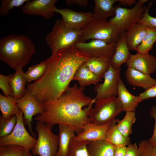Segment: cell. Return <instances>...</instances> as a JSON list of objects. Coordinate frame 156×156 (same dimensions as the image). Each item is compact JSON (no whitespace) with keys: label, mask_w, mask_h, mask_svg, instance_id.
Instances as JSON below:
<instances>
[{"label":"cell","mask_w":156,"mask_h":156,"mask_svg":"<svg viewBox=\"0 0 156 156\" xmlns=\"http://www.w3.org/2000/svg\"><path fill=\"white\" fill-rule=\"evenodd\" d=\"M90 57L72 46L60 49L45 60L43 75L27 86V91L41 104L57 99L65 92L76 70Z\"/></svg>","instance_id":"obj_1"},{"label":"cell","mask_w":156,"mask_h":156,"mask_svg":"<svg viewBox=\"0 0 156 156\" xmlns=\"http://www.w3.org/2000/svg\"><path fill=\"white\" fill-rule=\"evenodd\" d=\"M84 88L76 83L69 86L58 99L42 104L43 112L33 120L51 125H62L69 127L78 134L83 126L92 122L89 117L95 99L84 93Z\"/></svg>","instance_id":"obj_2"},{"label":"cell","mask_w":156,"mask_h":156,"mask_svg":"<svg viewBox=\"0 0 156 156\" xmlns=\"http://www.w3.org/2000/svg\"><path fill=\"white\" fill-rule=\"evenodd\" d=\"M35 52L33 42L24 35L11 34L0 40V60L14 70L26 66Z\"/></svg>","instance_id":"obj_3"},{"label":"cell","mask_w":156,"mask_h":156,"mask_svg":"<svg viewBox=\"0 0 156 156\" xmlns=\"http://www.w3.org/2000/svg\"><path fill=\"white\" fill-rule=\"evenodd\" d=\"M79 42H86L90 40H97L107 43H116L121 31L106 19H94L81 29Z\"/></svg>","instance_id":"obj_4"},{"label":"cell","mask_w":156,"mask_h":156,"mask_svg":"<svg viewBox=\"0 0 156 156\" xmlns=\"http://www.w3.org/2000/svg\"><path fill=\"white\" fill-rule=\"evenodd\" d=\"M81 35V30L67 28L61 20L57 19L51 31L46 34L45 40L53 53L60 49L75 45L80 42Z\"/></svg>","instance_id":"obj_5"},{"label":"cell","mask_w":156,"mask_h":156,"mask_svg":"<svg viewBox=\"0 0 156 156\" xmlns=\"http://www.w3.org/2000/svg\"><path fill=\"white\" fill-rule=\"evenodd\" d=\"M53 126L48 123L37 121L35 129L38 138L31 150L33 155L55 156L58 148L59 138L52 131Z\"/></svg>","instance_id":"obj_6"},{"label":"cell","mask_w":156,"mask_h":156,"mask_svg":"<svg viewBox=\"0 0 156 156\" xmlns=\"http://www.w3.org/2000/svg\"><path fill=\"white\" fill-rule=\"evenodd\" d=\"M89 116L91 122L103 125L111 123L122 111L118 98L112 96L96 100Z\"/></svg>","instance_id":"obj_7"},{"label":"cell","mask_w":156,"mask_h":156,"mask_svg":"<svg viewBox=\"0 0 156 156\" xmlns=\"http://www.w3.org/2000/svg\"><path fill=\"white\" fill-rule=\"evenodd\" d=\"M147 0H139L131 9L114 6L115 15L109 21L121 31H126L139 22L148 6H143Z\"/></svg>","instance_id":"obj_8"},{"label":"cell","mask_w":156,"mask_h":156,"mask_svg":"<svg viewBox=\"0 0 156 156\" xmlns=\"http://www.w3.org/2000/svg\"><path fill=\"white\" fill-rule=\"evenodd\" d=\"M16 115L17 120L15 126L10 134L0 138V146L16 145L32 150L36 139L30 135L25 129L22 111L19 109Z\"/></svg>","instance_id":"obj_9"},{"label":"cell","mask_w":156,"mask_h":156,"mask_svg":"<svg viewBox=\"0 0 156 156\" xmlns=\"http://www.w3.org/2000/svg\"><path fill=\"white\" fill-rule=\"evenodd\" d=\"M120 72V68H115L109 64L104 75L103 82L96 85L94 88L96 100L117 96Z\"/></svg>","instance_id":"obj_10"},{"label":"cell","mask_w":156,"mask_h":156,"mask_svg":"<svg viewBox=\"0 0 156 156\" xmlns=\"http://www.w3.org/2000/svg\"><path fill=\"white\" fill-rule=\"evenodd\" d=\"M75 46L90 57L103 58L110 62L115 51L116 43L108 44L102 40H92L88 42H79Z\"/></svg>","instance_id":"obj_11"},{"label":"cell","mask_w":156,"mask_h":156,"mask_svg":"<svg viewBox=\"0 0 156 156\" xmlns=\"http://www.w3.org/2000/svg\"><path fill=\"white\" fill-rule=\"evenodd\" d=\"M55 12L61 15V20L65 27L74 30H81L94 19L93 13L90 12H76L68 8L59 9L56 7Z\"/></svg>","instance_id":"obj_12"},{"label":"cell","mask_w":156,"mask_h":156,"mask_svg":"<svg viewBox=\"0 0 156 156\" xmlns=\"http://www.w3.org/2000/svg\"><path fill=\"white\" fill-rule=\"evenodd\" d=\"M18 107L23 114L24 122L27 125L32 136L35 134L33 132L31 123L34 116L42 113L44 110L42 104L26 90L24 95L21 98L16 99Z\"/></svg>","instance_id":"obj_13"},{"label":"cell","mask_w":156,"mask_h":156,"mask_svg":"<svg viewBox=\"0 0 156 156\" xmlns=\"http://www.w3.org/2000/svg\"><path fill=\"white\" fill-rule=\"evenodd\" d=\"M57 0H32L26 2L22 7L23 12L29 15L41 16L46 20L54 15Z\"/></svg>","instance_id":"obj_14"},{"label":"cell","mask_w":156,"mask_h":156,"mask_svg":"<svg viewBox=\"0 0 156 156\" xmlns=\"http://www.w3.org/2000/svg\"><path fill=\"white\" fill-rule=\"evenodd\" d=\"M126 64L127 68H133L146 74L150 75L156 71V57L151 54H131Z\"/></svg>","instance_id":"obj_15"},{"label":"cell","mask_w":156,"mask_h":156,"mask_svg":"<svg viewBox=\"0 0 156 156\" xmlns=\"http://www.w3.org/2000/svg\"><path fill=\"white\" fill-rule=\"evenodd\" d=\"M111 123L103 125H98L92 122L87 123L83 126L81 131L73 140L90 142L105 140L106 133Z\"/></svg>","instance_id":"obj_16"},{"label":"cell","mask_w":156,"mask_h":156,"mask_svg":"<svg viewBox=\"0 0 156 156\" xmlns=\"http://www.w3.org/2000/svg\"><path fill=\"white\" fill-rule=\"evenodd\" d=\"M125 31H121L116 42L114 54L110 62V64L114 68H120L122 65L126 63L131 54L127 46L125 37Z\"/></svg>","instance_id":"obj_17"},{"label":"cell","mask_w":156,"mask_h":156,"mask_svg":"<svg viewBox=\"0 0 156 156\" xmlns=\"http://www.w3.org/2000/svg\"><path fill=\"white\" fill-rule=\"evenodd\" d=\"M125 76L127 81L130 85L142 88L145 90L156 83V79L150 75L132 68H127Z\"/></svg>","instance_id":"obj_18"},{"label":"cell","mask_w":156,"mask_h":156,"mask_svg":"<svg viewBox=\"0 0 156 156\" xmlns=\"http://www.w3.org/2000/svg\"><path fill=\"white\" fill-rule=\"evenodd\" d=\"M118 97L122 105V111L135 112L136 107L142 101L140 97L131 94L126 88L120 78L118 86Z\"/></svg>","instance_id":"obj_19"},{"label":"cell","mask_w":156,"mask_h":156,"mask_svg":"<svg viewBox=\"0 0 156 156\" xmlns=\"http://www.w3.org/2000/svg\"><path fill=\"white\" fill-rule=\"evenodd\" d=\"M148 26L138 22L125 31L127 44L129 51L136 50L142 42Z\"/></svg>","instance_id":"obj_20"},{"label":"cell","mask_w":156,"mask_h":156,"mask_svg":"<svg viewBox=\"0 0 156 156\" xmlns=\"http://www.w3.org/2000/svg\"><path fill=\"white\" fill-rule=\"evenodd\" d=\"M72 80L77 81L79 86L84 88L90 85H96L102 81V79L91 71L84 62L77 70Z\"/></svg>","instance_id":"obj_21"},{"label":"cell","mask_w":156,"mask_h":156,"mask_svg":"<svg viewBox=\"0 0 156 156\" xmlns=\"http://www.w3.org/2000/svg\"><path fill=\"white\" fill-rule=\"evenodd\" d=\"M59 144L55 156H67L70 143L76 135L75 131L67 126L59 125Z\"/></svg>","instance_id":"obj_22"},{"label":"cell","mask_w":156,"mask_h":156,"mask_svg":"<svg viewBox=\"0 0 156 156\" xmlns=\"http://www.w3.org/2000/svg\"><path fill=\"white\" fill-rule=\"evenodd\" d=\"M15 70L10 80V85L13 93V97L17 99L25 95L27 88V81L23 68H19Z\"/></svg>","instance_id":"obj_23"},{"label":"cell","mask_w":156,"mask_h":156,"mask_svg":"<svg viewBox=\"0 0 156 156\" xmlns=\"http://www.w3.org/2000/svg\"><path fill=\"white\" fill-rule=\"evenodd\" d=\"M115 146L105 140L90 142L87 145L91 156H114Z\"/></svg>","instance_id":"obj_24"},{"label":"cell","mask_w":156,"mask_h":156,"mask_svg":"<svg viewBox=\"0 0 156 156\" xmlns=\"http://www.w3.org/2000/svg\"><path fill=\"white\" fill-rule=\"evenodd\" d=\"M117 0H94V7L93 13L94 19H105L115 16L114 3Z\"/></svg>","instance_id":"obj_25"},{"label":"cell","mask_w":156,"mask_h":156,"mask_svg":"<svg viewBox=\"0 0 156 156\" xmlns=\"http://www.w3.org/2000/svg\"><path fill=\"white\" fill-rule=\"evenodd\" d=\"M105 140L115 146H127L131 144L130 138L124 137L118 129L116 119L111 122L106 133Z\"/></svg>","instance_id":"obj_26"},{"label":"cell","mask_w":156,"mask_h":156,"mask_svg":"<svg viewBox=\"0 0 156 156\" xmlns=\"http://www.w3.org/2000/svg\"><path fill=\"white\" fill-rule=\"evenodd\" d=\"M85 63L91 71L102 79L109 68L110 61L101 58L90 57Z\"/></svg>","instance_id":"obj_27"},{"label":"cell","mask_w":156,"mask_h":156,"mask_svg":"<svg viewBox=\"0 0 156 156\" xmlns=\"http://www.w3.org/2000/svg\"><path fill=\"white\" fill-rule=\"evenodd\" d=\"M16 101L12 96H7L0 94V109L3 118H9L19 111Z\"/></svg>","instance_id":"obj_28"},{"label":"cell","mask_w":156,"mask_h":156,"mask_svg":"<svg viewBox=\"0 0 156 156\" xmlns=\"http://www.w3.org/2000/svg\"><path fill=\"white\" fill-rule=\"evenodd\" d=\"M156 41V28L148 26L142 42L138 46L137 53L148 54Z\"/></svg>","instance_id":"obj_29"},{"label":"cell","mask_w":156,"mask_h":156,"mask_svg":"<svg viewBox=\"0 0 156 156\" xmlns=\"http://www.w3.org/2000/svg\"><path fill=\"white\" fill-rule=\"evenodd\" d=\"M136 120L135 112H127L122 119L116 120L117 127L124 137L129 138L132 133V126Z\"/></svg>","instance_id":"obj_30"},{"label":"cell","mask_w":156,"mask_h":156,"mask_svg":"<svg viewBox=\"0 0 156 156\" xmlns=\"http://www.w3.org/2000/svg\"><path fill=\"white\" fill-rule=\"evenodd\" d=\"M30 151L18 145L0 146V156H32Z\"/></svg>","instance_id":"obj_31"},{"label":"cell","mask_w":156,"mask_h":156,"mask_svg":"<svg viewBox=\"0 0 156 156\" xmlns=\"http://www.w3.org/2000/svg\"><path fill=\"white\" fill-rule=\"evenodd\" d=\"M47 68V64L45 60L28 68L25 73V75L27 82L37 80L43 75Z\"/></svg>","instance_id":"obj_32"},{"label":"cell","mask_w":156,"mask_h":156,"mask_svg":"<svg viewBox=\"0 0 156 156\" xmlns=\"http://www.w3.org/2000/svg\"><path fill=\"white\" fill-rule=\"evenodd\" d=\"M88 141H76L72 140L69 146L67 156H91L87 148Z\"/></svg>","instance_id":"obj_33"},{"label":"cell","mask_w":156,"mask_h":156,"mask_svg":"<svg viewBox=\"0 0 156 156\" xmlns=\"http://www.w3.org/2000/svg\"><path fill=\"white\" fill-rule=\"evenodd\" d=\"M16 115L12 116L8 118L0 117V137H3L10 134L13 131L17 122Z\"/></svg>","instance_id":"obj_34"},{"label":"cell","mask_w":156,"mask_h":156,"mask_svg":"<svg viewBox=\"0 0 156 156\" xmlns=\"http://www.w3.org/2000/svg\"><path fill=\"white\" fill-rule=\"evenodd\" d=\"M28 0H1L0 16H7L10 11L15 7L23 6Z\"/></svg>","instance_id":"obj_35"},{"label":"cell","mask_w":156,"mask_h":156,"mask_svg":"<svg viewBox=\"0 0 156 156\" xmlns=\"http://www.w3.org/2000/svg\"><path fill=\"white\" fill-rule=\"evenodd\" d=\"M138 147L139 156H156V145L151 144L148 140L140 141Z\"/></svg>","instance_id":"obj_36"},{"label":"cell","mask_w":156,"mask_h":156,"mask_svg":"<svg viewBox=\"0 0 156 156\" xmlns=\"http://www.w3.org/2000/svg\"><path fill=\"white\" fill-rule=\"evenodd\" d=\"M12 75V74H11L5 75L0 74V88L5 96H13V93L10 85V80Z\"/></svg>","instance_id":"obj_37"},{"label":"cell","mask_w":156,"mask_h":156,"mask_svg":"<svg viewBox=\"0 0 156 156\" xmlns=\"http://www.w3.org/2000/svg\"><path fill=\"white\" fill-rule=\"evenodd\" d=\"M153 2L151 1L149 3L147 9L143 14L139 22L143 23L148 26L156 28V17L151 16L148 13L149 9Z\"/></svg>","instance_id":"obj_38"},{"label":"cell","mask_w":156,"mask_h":156,"mask_svg":"<svg viewBox=\"0 0 156 156\" xmlns=\"http://www.w3.org/2000/svg\"><path fill=\"white\" fill-rule=\"evenodd\" d=\"M142 101L151 98H156V83L139 95Z\"/></svg>","instance_id":"obj_39"},{"label":"cell","mask_w":156,"mask_h":156,"mask_svg":"<svg viewBox=\"0 0 156 156\" xmlns=\"http://www.w3.org/2000/svg\"><path fill=\"white\" fill-rule=\"evenodd\" d=\"M150 115L154 119L155 124L153 134L148 141L152 144L156 145V105L151 107L150 110Z\"/></svg>","instance_id":"obj_40"},{"label":"cell","mask_w":156,"mask_h":156,"mask_svg":"<svg viewBox=\"0 0 156 156\" xmlns=\"http://www.w3.org/2000/svg\"><path fill=\"white\" fill-rule=\"evenodd\" d=\"M138 146L136 143L127 146L124 156H139Z\"/></svg>","instance_id":"obj_41"},{"label":"cell","mask_w":156,"mask_h":156,"mask_svg":"<svg viewBox=\"0 0 156 156\" xmlns=\"http://www.w3.org/2000/svg\"><path fill=\"white\" fill-rule=\"evenodd\" d=\"M65 2L68 5H77L81 6H87L88 3L87 0H66Z\"/></svg>","instance_id":"obj_42"},{"label":"cell","mask_w":156,"mask_h":156,"mask_svg":"<svg viewBox=\"0 0 156 156\" xmlns=\"http://www.w3.org/2000/svg\"><path fill=\"white\" fill-rule=\"evenodd\" d=\"M127 146H115L114 156H124Z\"/></svg>","instance_id":"obj_43"},{"label":"cell","mask_w":156,"mask_h":156,"mask_svg":"<svg viewBox=\"0 0 156 156\" xmlns=\"http://www.w3.org/2000/svg\"><path fill=\"white\" fill-rule=\"evenodd\" d=\"M117 2L122 5L129 6L136 3L135 0H117Z\"/></svg>","instance_id":"obj_44"}]
</instances>
